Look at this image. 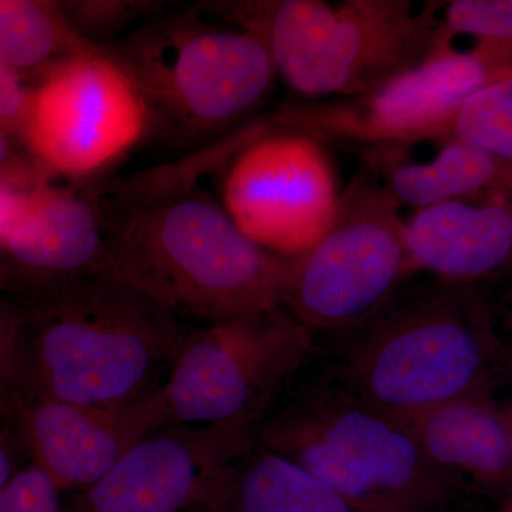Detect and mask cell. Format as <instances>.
<instances>
[{"mask_svg": "<svg viewBox=\"0 0 512 512\" xmlns=\"http://www.w3.org/2000/svg\"><path fill=\"white\" fill-rule=\"evenodd\" d=\"M221 171L224 210L252 241L279 255L311 247L329 227L342 191L325 144L275 126Z\"/></svg>", "mask_w": 512, "mask_h": 512, "instance_id": "cell-11", "label": "cell"}, {"mask_svg": "<svg viewBox=\"0 0 512 512\" xmlns=\"http://www.w3.org/2000/svg\"><path fill=\"white\" fill-rule=\"evenodd\" d=\"M313 349L311 330L282 308L183 332L160 386L167 426L259 429Z\"/></svg>", "mask_w": 512, "mask_h": 512, "instance_id": "cell-8", "label": "cell"}, {"mask_svg": "<svg viewBox=\"0 0 512 512\" xmlns=\"http://www.w3.org/2000/svg\"><path fill=\"white\" fill-rule=\"evenodd\" d=\"M46 175L49 174L29 156L18 138L0 128V180H26Z\"/></svg>", "mask_w": 512, "mask_h": 512, "instance_id": "cell-26", "label": "cell"}, {"mask_svg": "<svg viewBox=\"0 0 512 512\" xmlns=\"http://www.w3.org/2000/svg\"><path fill=\"white\" fill-rule=\"evenodd\" d=\"M160 2L138 0H74L59 2L64 19L83 40L94 46H107L124 36V30L146 22L163 10Z\"/></svg>", "mask_w": 512, "mask_h": 512, "instance_id": "cell-21", "label": "cell"}, {"mask_svg": "<svg viewBox=\"0 0 512 512\" xmlns=\"http://www.w3.org/2000/svg\"><path fill=\"white\" fill-rule=\"evenodd\" d=\"M387 191L402 205L420 210L441 202L511 195L512 161L447 141L427 163H409L404 153L363 154Z\"/></svg>", "mask_w": 512, "mask_h": 512, "instance_id": "cell-17", "label": "cell"}, {"mask_svg": "<svg viewBox=\"0 0 512 512\" xmlns=\"http://www.w3.org/2000/svg\"><path fill=\"white\" fill-rule=\"evenodd\" d=\"M0 512H66L60 491L35 466L23 468L13 476L0 500Z\"/></svg>", "mask_w": 512, "mask_h": 512, "instance_id": "cell-24", "label": "cell"}, {"mask_svg": "<svg viewBox=\"0 0 512 512\" xmlns=\"http://www.w3.org/2000/svg\"><path fill=\"white\" fill-rule=\"evenodd\" d=\"M495 512H512V497L505 498L501 501L500 508Z\"/></svg>", "mask_w": 512, "mask_h": 512, "instance_id": "cell-29", "label": "cell"}, {"mask_svg": "<svg viewBox=\"0 0 512 512\" xmlns=\"http://www.w3.org/2000/svg\"><path fill=\"white\" fill-rule=\"evenodd\" d=\"M0 292H3L2 276H0Z\"/></svg>", "mask_w": 512, "mask_h": 512, "instance_id": "cell-30", "label": "cell"}, {"mask_svg": "<svg viewBox=\"0 0 512 512\" xmlns=\"http://www.w3.org/2000/svg\"><path fill=\"white\" fill-rule=\"evenodd\" d=\"M214 18L264 40L278 79L302 100L372 92L448 42L444 2L242 0L201 2Z\"/></svg>", "mask_w": 512, "mask_h": 512, "instance_id": "cell-4", "label": "cell"}, {"mask_svg": "<svg viewBox=\"0 0 512 512\" xmlns=\"http://www.w3.org/2000/svg\"><path fill=\"white\" fill-rule=\"evenodd\" d=\"M133 77L153 117L175 143L195 151L256 119L278 82L254 32L214 18L201 2L158 12L101 46Z\"/></svg>", "mask_w": 512, "mask_h": 512, "instance_id": "cell-5", "label": "cell"}, {"mask_svg": "<svg viewBox=\"0 0 512 512\" xmlns=\"http://www.w3.org/2000/svg\"><path fill=\"white\" fill-rule=\"evenodd\" d=\"M448 141L512 161V74L468 94L454 116Z\"/></svg>", "mask_w": 512, "mask_h": 512, "instance_id": "cell-20", "label": "cell"}, {"mask_svg": "<svg viewBox=\"0 0 512 512\" xmlns=\"http://www.w3.org/2000/svg\"><path fill=\"white\" fill-rule=\"evenodd\" d=\"M256 443L311 471L363 512H458L466 493L431 466L406 426L332 377L299 389Z\"/></svg>", "mask_w": 512, "mask_h": 512, "instance_id": "cell-6", "label": "cell"}, {"mask_svg": "<svg viewBox=\"0 0 512 512\" xmlns=\"http://www.w3.org/2000/svg\"><path fill=\"white\" fill-rule=\"evenodd\" d=\"M349 332L329 376L400 426L453 400L498 394L510 379L501 309L484 285H406Z\"/></svg>", "mask_w": 512, "mask_h": 512, "instance_id": "cell-2", "label": "cell"}, {"mask_svg": "<svg viewBox=\"0 0 512 512\" xmlns=\"http://www.w3.org/2000/svg\"><path fill=\"white\" fill-rule=\"evenodd\" d=\"M29 103V83L0 63V128L19 140Z\"/></svg>", "mask_w": 512, "mask_h": 512, "instance_id": "cell-25", "label": "cell"}, {"mask_svg": "<svg viewBox=\"0 0 512 512\" xmlns=\"http://www.w3.org/2000/svg\"><path fill=\"white\" fill-rule=\"evenodd\" d=\"M19 306L0 296V416L22 399L19 366Z\"/></svg>", "mask_w": 512, "mask_h": 512, "instance_id": "cell-23", "label": "cell"}, {"mask_svg": "<svg viewBox=\"0 0 512 512\" xmlns=\"http://www.w3.org/2000/svg\"><path fill=\"white\" fill-rule=\"evenodd\" d=\"M46 178L49 175L26 180H0V242L18 221L29 200L30 192Z\"/></svg>", "mask_w": 512, "mask_h": 512, "instance_id": "cell-27", "label": "cell"}, {"mask_svg": "<svg viewBox=\"0 0 512 512\" xmlns=\"http://www.w3.org/2000/svg\"><path fill=\"white\" fill-rule=\"evenodd\" d=\"M406 427L424 458L461 491L511 497L512 406L497 393L441 404Z\"/></svg>", "mask_w": 512, "mask_h": 512, "instance_id": "cell-15", "label": "cell"}, {"mask_svg": "<svg viewBox=\"0 0 512 512\" xmlns=\"http://www.w3.org/2000/svg\"><path fill=\"white\" fill-rule=\"evenodd\" d=\"M417 274L450 284L484 285L511 265V195L441 202L403 221Z\"/></svg>", "mask_w": 512, "mask_h": 512, "instance_id": "cell-16", "label": "cell"}, {"mask_svg": "<svg viewBox=\"0 0 512 512\" xmlns=\"http://www.w3.org/2000/svg\"><path fill=\"white\" fill-rule=\"evenodd\" d=\"M400 208L363 163L340 191L325 232L311 247L286 255L281 308L311 332H348L382 311L417 275Z\"/></svg>", "mask_w": 512, "mask_h": 512, "instance_id": "cell-7", "label": "cell"}, {"mask_svg": "<svg viewBox=\"0 0 512 512\" xmlns=\"http://www.w3.org/2000/svg\"><path fill=\"white\" fill-rule=\"evenodd\" d=\"M13 413L32 466L60 493L92 487L138 441L167 426L160 387L107 406L23 397Z\"/></svg>", "mask_w": 512, "mask_h": 512, "instance_id": "cell-13", "label": "cell"}, {"mask_svg": "<svg viewBox=\"0 0 512 512\" xmlns=\"http://www.w3.org/2000/svg\"><path fill=\"white\" fill-rule=\"evenodd\" d=\"M512 74V43H443L419 66L372 92L345 99L291 100L266 114L275 127L362 154L404 153L423 141L450 140L458 107L484 84Z\"/></svg>", "mask_w": 512, "mask_h": 512, "instance_id": "cell-9", "label": "cell"}, {"mask_svg": "<svg viewBox=\"0 0 512 512\" xmlns=\"http://www.w3.org/2000/svg\"><path fill=\"white\" fill-rule=\"evenodd\" d=\"M444 37L473 36L477 43H512L511 0H453L441 10Z\"/></svg>", "mask_w": 512, "mask_h": 512, "instance_id": "cell-22", "label": "cell"}, {"mask_svg": "<svg viewBox=\"0 0 512 512\" xmlns=\"http://www.w3.org/2000/svg\"><path fill=\"white\" fill-rule=\"evenodd\" d=\"M153 131L133 77L109 50L84 47L29 83L19 141L53 178L87 184Z\"/></svg>", "mask_w": 512, "mask_h": 512, "instance_id": "cell-10", "label": "cell"}, {"mask_svg": "<svg viewBox=\"0 0 512 512\" xmlns=\"http://www.w3.org/2000/svg\"><path fill=\"white\" fill-rule=\"evenodd\" d=\"M224 512H363L291 458L255 443L235 467Z\"/></svg>", "mask_w": 512, "mask_h": 512, "instance_id": "cell-18", "label": "cell"}, {"mask_svg": "<svg viewBox=\"0 0 512 512\" xmlns=\"http://www.w3.org/2000/svg\"><path fill=\"white\" fill-rule=\"evenodd\" d=\"M258 430L161 427L80 491L66 512H224L235 467Z\"/></svg>", "mask_w": 512, "mask_h": 512, "instance_id": "cell-12", "label": "cell"}, {"mask_svg": "<svg viewBox=\"0 0 512 512\" xmlns=\"http://www.w3.org/2000/svg\"><path fill=\"white\" fill-rule=\"evenodd\" d=\"M89 46L70 28L59 2L0 0V63L26 82Z\"/></svg>", "mask_w": 512, "mask_h": 512, "instance_id": "cell-19", "label": "cell"}, {"mask_svg": "<svg viewBox=\"0 0 512 512\" xmlns=\"http://www.w3.org/2000/svg\"><path fill=\"white\" fill-rule=\"evenodd\" d=\"M214 171L204 151L165 175L100 192L106 269L178 316L214 322L281 308L286 255L252 241L198 188Z\"/></svg>", "mask_w": 512, "mask_h": 512, "instance_id": "cell-1", "label": "cell"}, {"mask_svg": "<svg viewBox=\"0 0 512 512\" xmlns=\"http://www.w3.org/2000/svg\"><path fill=\"white\" fill-rule=\"evenodd\" d=\"M16 302L22 399L130 402L161 386L184 332L177 313L109 269Z\"/></svg>", "mask_w": 512, "mask_h": 512, "instance_id": "cell-3", "label": "cell"}, {"mask_svg": "<svg viewBox=\"0 0 512 512\" xmlns=\"http://www.w3.org/2000/svg\"><path fill=\"white\" fill-rule=\"evenodd\" d=\"M49 177L30 192L0 242L3 293L15 301L106 269L107 232L100 192Z\"/></svg>", "mask_w": 512, "mask_h": 512, "instance_id": "cell-14", "label": "cell"}, {"mask_svg": "<svg viewBox=\"0 0 512 512\" xmlns=\"http://www.w3.org/2000/svg\"><path fill=\"white\" fill-rule=\"evenodd\" d=\"M15 474L12 453H10L5 441L0 437V500H2V495Z\"/></svg>", "mask_w": 512, "mask_h": 512, "instance_id": "cell-28", "label": "cell"}]
</instances>
